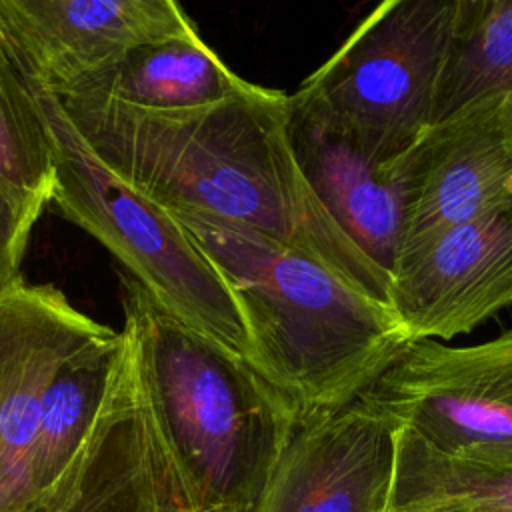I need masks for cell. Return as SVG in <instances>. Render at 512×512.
Instances as JSON below:
<instances>
[{
	"label": "cell",
	"instance_id": "obj_14",
	"mask_svg": "<svg viewBox=\"0 0 512 512\" xmlns=\"http://www.w3.org/2000/svg\"><path fill=\"white\" fill-rule=\"evenodd\" d=\"M124 338L116 378L92 436L84 490L66 512H172L144 420L134 350Z\"/></svg>",
	"mask_w": 512,
	"mask_h": 512
},
{
	"label": "cell",
	"instance_id": "obj_11",
	"mask_svg": "<svg viewBox=\"0 0 512 512\" xmlns=\"http://www.w3.org/2000/svg\"><path fill=\"white\" fill-rule=\"evenodd\" d=\"M512 306V204L454 226L400 258L392 310L410 340L466 334Z\"/></svg>",
	"mask_w": 512,
	"mask_h": 512
},
{
	"label": "cell",
	"instance_id": "obj_5",
	"mask_svg": "<svg viewBox=\"0 0 512 512\" xmlns=\"http://www.w3.org/2000/svg\"><path fill=\"white\" fill-rule=\"evenodd\" d=\"M458 0L378 4L292 94L376 160L402 154L432 122Z\"/></svg>",
	"mask_w": 512,
	"mask_h": 512
},
{
	"label": "cell",
	"instance_id": "obj_18",
	"mask_svg": "<svg viewBox=\"0 0 512 512\" xmlns=\"http://www.w3.org/2000/svg\"><path fill=\"white\" fill-rule=\"evenodd\" d=\"M42 212V206L22 200L0 180V296L24 282V252Z\"/></svg>",
	"mask_w": 512,
	"mask_h": 512
},
{
	"label": "cell",
	"instance_id": "obj_9",
	"mask_svg": "<svg viewBox=\"0 0 512 512\" xmlns=\"http://www.w3.org/2000/svg\"><path fill=\"white\" fill-rule=\"evenodd\" d=\"M0 30L26 78L54 96L134 46L196 32L172 0H0Z\"/></svg>",
	"mask_w": 512,
	"mask_h": 512
},
{
	"label": "cell",
	"instance_id": "obj_3",
	"mask_svg": "<svg viewBox=\"0 0 512 512\" xmlns=\"http://www.w3.org/2000/svg\"><path fill=\"white\" fill-rule=\"evenodd\" d=\"M170 214L228 284L246 326L248 362L298 420L356 402L412 342L390 306L314 258L236 224Z\"/></svg>",
	"mask_w": 512,
	"mask_h": 512
},
{
	"label": "cell",
	"instance_id": "obj_4",
	"mask_svg": "<svg viewBox=\"0 0 512 512\" xmlns=\"http://www.w3.org/2000/svg\"><path fill=\"white\" fill-rule=\"evenodd\" d=\"M30 86L52 140L56 210L108 248L162 310L248 360L238 304L194 238L96 158L52 92Z\"/></svg>",
	"mask_w": 512,
	"mask_h": 512
},
{
	"label": "cell",
	"instance_id": "obj_8",
	"mask_svg": "<svg viewBox=\"0 0 512 512\" xmlns=\"http://www.w3.org/2000/svg\"><path fill=\"white\" fill-rule=\"evenodd\" d=\"M398 166L404 258L442 232L512 204V96L486 92L436 120L398 154Z\"/></svg>",
	"mask_w": 512,
	"mask_h": 512
},
{
	"label": "cell",
	"instance_id": "obj_13",
	"mask_svg": "<svg viewBox=\"0 0 512 512\" xmlns=\"http://www.w3.org/2000/svg\"><path fill=\"white\" fill-rule=\"evenodd\" d=\"M246 84L194 32L134 46L56 98L108 100L144 112L176 114L224 102Z\"/></svg>",
	"mask_w": 512,
	"mask_h": 512
},
{
	"label": "cell",
	"instance_id": "obj_10",
	"mask_svg": "<svg viewBox=\"0 0 512 512\" xmlns=\"http://www.w3.org/2000/svg\"><path fill=\"white\" fill-rule=\"evenodd\" d=\"M398 430L362 396L300 420L256 512H386Z\"/></svg>",
	"mask_w": 512,
	"mask_h": 512
},
{
	"label": "cell",
	"instance_id": "obj_16",
	"mask_svg": "<svg viewBox=\"0 0 512 512\" xmlns=\"http://www.w3.org/2000/svg\"><path fill=\"white\" fill-rule=\"evenodd\" d=\"M486 92L512 96V0H458L434 122Z\"/></svg>",
	"mask_w": 512,
	"mask_h": 512
},
{
	"label": "cell",
	"instance_id": "obj_1",
	"mask_svg": "<svg viewBox=\"0 0 512 512\" xmlns=\"http://www.w3.org/2000/svg\"><path fill=\"white\" fill-rule=\"evenodd\" d=\"M288 98L248 82L224 102L176 114L92 98L58 100L96 158L168 212L274 238L392 308V276L328 214L296 160Z\"/></svg>",
	"mask_w": 512,
	"mask_h": 512
},
{
	"label": "cell",
	"instance_id": "obj_2",
	"mask_svg": "<svg viewBox=\"0 0 512 512\" xmlns=\"http://www.w3.org/2000/svg\"><path fill=\"white\" fill-rule=\"evenodd\" d=\"M148 436L172 512H256L298 426L256 368L124 278Z\"/></svg>",
	"mask_w": 512,
	"mask_h": 512
},
{
	"label": "cell",
	"instance_id": "obj_7",
	"mask_svg": "<svg viewBox=\"0 0 512 512\" xmlns=\"http://www.w3.org/2000/svg\"><path fill=\"white\" fill-rule=\"evenodd\" d=\"M362 398L444 456L512 462V330L472 346L412 340Z\"/></svg>",
	"mask_w": 512,
	"mask_h": 512
},
{
	"label": "cell",
	"instance_id": "obj_15",
	"mask_svg": "<svg viewBox=\"0 0 512 512\" xmlns=\"http://www.w3.org/2000/svg\"><path fill=\"white\" fill-rule=\"evenodd\" d=\"M386 512H512V462L450 458L400 426Z\"/></svg>",
	"mask_w": 512,
	"mask_h": 512
},
{
	"label": "cell",
	"instance_id": "obj_17",
	"mask_svg": "<svg viewBox=\"0 0 512 512\" xmlns=\"http://www.w3.org/2000/svg\"><path fill=\"white\" fill-rule=\"evenodd\" d=\"M0 180L46 208L54 192V152L44 112L0 30Z\"/></svg>",
	"mask_w": 512,
	"mask_h": 512
},
{
	"label": "cell",
	"instance_id": "obj_6",
	"mask_svg": "<svg viewBox=\"0 0 512 512\" xmlns=\"http://www.w3.org/2000/svg\"><path fill=\"white\" fill-rule=\"evenodd\" d=\"M122 332L76 310L54 286L0 296V512H40L34 460L68 378Z\"/></svg>",
	"mask_w": 512,
	"mask_h": 512
},
{
	"label": "cell",
	"instance_id": "obj_12",
	"mask_svg": "<svg viewBox=\"0 0 512 512\" xmlns=\"http://www.w3.org/2000/svg\"><path fill=\"white\" fill-rule=\"evenodd\" d=\"M288 132L296 160L328 214L374 264L394 276L404 238L398 156L372 158L292 94Z\"/></svg>",
	"mask_w": 512,
	"mask_h": 512
}]
</instances>
